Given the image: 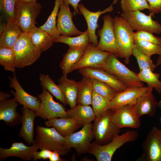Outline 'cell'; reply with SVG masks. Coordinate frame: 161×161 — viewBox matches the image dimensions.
I'll return each instance as SVG.
<instances>
[{
	"label": "cell",
	"instance_id": "484cf974",
	"mask_svg": "<svg viewBox=\"0 0 161 161\" xmlns=\"http://www.w3.org/2000/svg\"><path fill=\"white\" fill-rule=\"evenodd\" d=\"M7 22L5 29L0 34V47L13 49L22 31L14 20Z\"/></svg>",
	"mask_w": 161,
	"mask_h": 161
},
{
	"label": "cell",
	"instance_id": "5bb4252c",
	"mask_svg": "<svg viewBox=\"0 0 161 161\" xmlns=\"http://www.w3.org/2000/svg\"><path fill=\"white\" fill-rule=\"evenodd\" d=\"M69 6L64 1L60 5L57 21V30L61 35L78 36L83 32L79 30L74 25L72 20L74 14L71 12Z\"/></svg>",
	"mask_w": 161,
	"mask_h": 161
},
{
	"label": "cell",
	"instance_id": "d590c367",
	"mask_svg": "<svg viewBox=\"0 0 161 161\" xmlns=\"http://www.w3.org/2000/svg\"><path fill=\"white\" fill-rule=\"evenodd\" d=\"M111 101L93 91L91 105L96 117L100 116L109 109Z\"/></svg>",
	"mask_w": 161,
	"mask_h": 161
},
{
	"label": "cell",
	"instance_id": "277c9868",
	"mask_svg": "<svg viewBox=\"0 0 161 161\" xmlns=\"http://www.w3.org/2000/svg\"><path fill=\"white\" fill-rule=\"evenodd\" d=\"M34 142L41 150L47 148L58 152L61 156L66 155L71 150L66 148L65 137L54 127H44L37 125Z\"/></svg>",
	"mask_w": 161,
	"mask_h": 161
},
{
	"label": "cell",
	"instance_id": "8d00e7d4",
	"mask_svg": "<svg viewBox=\"0 0 161 161\" xmlns=\"http://www.w3.org/2000/svg\"><path fill=\"white\" fill-rule=\"evenodd\" d=\"M92 79L93 91L98 94L112 100L117 92L108 84L94 78Z\"/></svg>",
	"mask_w": 161,
	"mask_h": 161
},
{
	"label": "cell",
	"instance_id": "e575fe53",
	"mask_svg": "<svg viewBox=\"0 0 161 161\" xmlns=\"http://www.w3.org/2000/svg\"><path fill=\"white\" fill-rule=\"evenodd\" d=\"M15 54L13 49L0 47V64L6 71L16 72Z\"/></svg>",
	"mask_w": 161,
	"mask_h": 161
},
{
	"label": "cell",
	"instance_id": "ffe728a7",
	"mask_svg": "<svg viewBox=\"0 0 161 161\" xmlns=\"http://www.w3.org/2000/svg\"><path fill=\"white\" fill-rule=\"evenodd\" d=\"M78 72L83 77L94 78L108 84L117 92L123 91L128 87L115 77L100 68L84 67L79 69Z\"/></svg>",
	"mask_w": 161,
	"mask_h": 161
},
{
	"label": "cell",
	"instance_id": "60d3db41",
	"mask_svg": "<svg viewBox=\"0 0 161 161\" xmlns=\"http://www.w3.org/2000/svg\"><path fill=\"white\" fill-rule=\"evenodd\" d=\"M18 0H0V8L4 19L7 21H15V7Z\"/></svg>",
	"mask_w": 161,
	"mask_h": 161
},
{
	"label": "cell",
	"instance_id": "b9f144b4",
	"mask_svg": "<svg viewBox=\"0 0 161 161\" xmlns=\"http://www.w3.org/2000/svg\"><path fill=\"white\" fill-rule=\"evenodd\" d=\"M134 36L135 39L146 41L161 45V38L154 35L153 33L148 31H136L134 33Z\"/></svg>",
	"mask_w": 161,
	"mask_h": 161
},
{
	"label": "cell",
	"instance_id": "836d02e7",
	"mask_svg": "<svg viewBox=\"0 0 161 161\" xmlns=\"http://www.w3.org/2000/svg\"><path fill=\"white\" fill-rule=\"evenodd\" d=\"M150 69L147 68L140 70L137 74L140 80L146 83L148 86L154 88L159 94H161V81L159 80L160 75L154 73Z\"/></svg>",
	"mask_w": 161,
	"mask_h": 161
},
{
	"label": "cell",
	"instance_id": "7c38bea8",
	"mask_svg": "<svg viewBox=\"0 0 161 161\" xmlns=\"http://www.w3.org/2000/svg\"><path fill=\"white\" fill-rule=\"evenodd\" d=\"M141 158L146 161H161V130L153 127L143 143Z\"/></svg>",
	"mask_w": 161,
	"mask_h": 161
},
{
	"label": "cell",
	"instance_id": "9c48e42d",
	"mask_svg": "<svg viewBox=\"0 0 161 161\" xmlns=\"http://www.w3.org/2000/svg\"><path fill=\"white\" fill-rule=\"evenodd\" d=\"M120 16L127 21L133 30L161 34V24L153 20L150 15H146L140 11H136L123 12Z\"/></svg>",
	"mask_w": 161,
	"mask_h": 161
},
{
	"label": "cell",
	"instance_id": "ab89813d",
	"mask_svg": "<svg viewBox=\"0 0 161 161\" xmlns=\"http://www.w3.org/2000/svg\"><path fill=\"white\" fill-rule=\"evenodd\" d=\"M132 55L136 58L140 70L149 68L154 71L156 66L151 58V56L148 55L139 50L134 45Z\"/></svg>",
	"mask_w": 161,
	"mask_h": 161
},
{
	"label": "cell",
	"instance_id": "44dd1931",
	"mask_svg": "<svg viewBox=\"0 0 161 161\" xmlns=\"http://www.w3.org/2000/svg\"><path fill=\"white\" fill-rule=\"evenodd\" d=\"M19 104L14 98L0 101V120L11 127L21 123V115L16 111Z\"/></svg>",
	"mask_w": 161,
	"mask_h": 161
},
{
	"label": "cell",
	"instance_id": "8992f818",
	"mask_svg": "<svg viewBox=\"0 0 161 161\" xmlns=\"http://www.w3.org/2000/svg\"><path fill=\"white\" fill-rule=\"evenodd\" d=\"M113 111L109 109L100 116L96 117L92 124V131L95 142L103 145L110 142L118 134L120 129L113 122L111 118Z\"/></svg>",
	"mask_w": 161,
	"mask_h": 161
},
{
	"label": "cell",
	"instance_id": "7402d4cb",
	"mask_svg": "<svg viewBox=\"0 0 161 161\" xmlns=\"http://www.w3.org/2000/svg\"><path fill=\"white\" fill-rule=\"evenodd\" d=\"M153 89L150 87L147 92L138 98L134 105L135 112L139 118L145 115L153 117L155 114L158 102L153 94Z\"/></svg>",
	"mask_w": 161,
	"mask_h": 161
},
{
	"label": "cell",
	"instance_id": "1f68e13d",
	"mask_svg": "<svg viewBox=\"0 0 161 161\" xmlns=\"http://www.w3.org/2000/svg\"><path fill=\"white\" fill-rule=\"evenodd\" d=\"M39 79L43 88L46 89L64 105H66L63 91L59 84H56L48 74H40Z\"/></svg>",
	"mask_w": 161,
	"mask_h": 161
},
{
	"label": "cell",
	"instance_id": "7dc6e473",
	"mask_svg": "<svg viewBox=\"0 0 161 161\" xmlns=\"http://www.w3.org/2000/svg\"><path fill=\"white\" fill-rule=\"evenodd\" d=\"M11 95L8 93H5L4 92H0V101L8 99Z\"/></svg>",
	"mask_w": 161,
	"mask_h": 161
},
{
	"label": "cell",
	"instance_id": "f1b7e54d",
	"mask_svg": "<svg viewBox=\"0 0 161 161\" xmlns=\"http://www.w3.org/2000/svg\"><path fill=\"white\" fill-rule=\"evenodd\" d=\"M85 51L83 49H75L69 47L66 52L63 55L60 64L64 76L67 77L68 74L71 72V69L80 60Z\"/></svg>",
	"mask_w": 161,
	"mask_h": 161
},
{
	"label": "cell",
	"instance_id": "681fc988",
	"mask_svg": "<svg viewBox=\"0 0 161 161\" xmlns=\"http://www.w3.org/2000/svg\"><path fill=\"white\" fill-rule=\"evenodd\" d=\"M20 1L26 3H36L37 0H19Z\"/></svg>",
	"mask_w": 161,
	"mask_h": 161
},
{
	"label": "cell",
	"instance_id": "5b68a950",
	"mask_svg": "<svg viewBox=\"0 0 161 161\" xmlns=\"http://www.w3.org/2000/svg\"><path fill=\"white\" fill-rule=\"evenodd\" d=\"M16 68H22L35 63L41 52L33 44L28 33L22 32L13 48Z\"/></svg>",
	"mask_w": 161,
	"mask_h": 161
},
{
	"label": "cell",
	"instance_id": "9a60e30c",
	"mask_svg": "<svg viewBox=\"0 0 161 161\" xmlns=\"http://www.w3.org/2000/svg\"><path fill=\"white\" fill-rule=\"evenodd\" d=\"M139 118L135 112L134 106L130 105L123 106L113 111L111 116L113 122L120 129L138 128L140 125Z\"/></svg>",
	"mask_w": 161,
	"mask_h": 161
},
{
	"label": "cell",
	"instance_id": "f35d334b",
	"mask_svg": "<svg viewBox=\"0 0 161 161\" xmlns=\"http://www.w3.org/2000/svg\"><path fill=\"white\" fill-rule=\"evenodd\" d=\"M120 5L123 12L140 11L149 8L147 0H121Z\"/></svg>",
	"mask_w": 161,
	"mask_h": 161
},
{
	"label": "cell",
	"instance_id": "8fae6325",
	"mask_svg": "<svg viewBox=\"0 0 161 161\" xmlns=\"http://www.w3.org/2000/svg\"><path fill=\"white\" fill-rule=\"evenodd\" d=\"M103 19V27L97 31L100 39L97 47L101 51L114 53L118 57L119 53L114 31V18L110 15L107 14L104 16Z\"/></svg>",
	"mask_w": 161,
	"mask_h": 161
},
{
	"label": "cell",
	"instance_id": "83f0119b",
	"mask_svg": "<svg viewBox=\"0 0 161 161\" xmlns=\"http://www.w3.org/2000/svg\"><path fill=\"white\" fill-rule=\"evenodd\" d=\"M35 47L41 52L45 51L53 44V38L46 32L36 26L28 32Z\"/></svg>",
	"mask_w": 161,
	"mask_h": 161
},
{
	"label": "cell",
	"instance_id": "cb8c5ba5",
	"mask_svg": "<svg viewBox=\"0 0 161 161\" xmlns=\"http://www.w3.org/2000/svg\"><path fill=\"white\" fill-rule=\"evenodd\" d=\"M45 124L47 127H54L64 137L69 135L81 127L74 119L68 117L48 120Z\"/></svg>",
	"mask_w": 161,
	"mask_h": 161
},
{
	"label": "cell",
	"instance_id": "d6a6232c",
	"mask_svg": "<svg viewBox=\"0 0 161 161\" xmlns=\"http://www.w3.org/2000/svg\"><path fill=\"white\" fill-rule=\"evenodd\" d=\"M63 1V0H55L53 10L47 20L43 25L39 27L47 32L54 40L60 35L57 27L56 19L60 5Z\"/></svg>",
	"mask_w": 161,
	"mask_h": 161
},
{
	"label": "cell",
	"instance_id": "ac0fdd59",
	"mask_svg": "<svg viewBox=\"0 0 161 161\" xmlns=\"http://www.w3.org/2000/svg\"><path fill=\"white\" fill-rule=\"evenodd\" d=\"M110 53L100 50L97 46L90 44L80 59L72 68L71 72L84 67L95 68L103 63Z\"/></svg>",
	"mask_w": 161,
	"mask_h": 161
},
{
	"label": "cell",
	"instance_id": "bcb514c9",
	"mask_svg": "<svg viewBox=\"0 0 161 161\" xmlns=\"http://www.w3.org/2000/svg\"><path fill=\"white\" fill-rule=\"evenodd\" d=\"M57 152L53 151L49 159L50 161H68L69 160L63 159Z\"/></svg>",
	"mask_w": 161,
	"mask_h": 161
},
{
	"label": "cell",
	"instance_id": "d6986e66",
	"mask_svg": "<svg viewBox=\"0 0 161 161\" xmlns=\"http://www.w3.org/2000/svg\"><path fill=\"white\" fill-rule=\"evenodd\" d=\"M38 149L34 143L30 146H27L22 142L13 143L9 148L0 147V161H4L10 157H15L24 161L32 160L35 152Z\"/></svg>",
	"mask_w": 161,
	"mask_h": 161
},
{
	"label": "cell",
	"instance_id": "603a6c76",
	"mask_svg": "<svg viewBox=\"0 0 161 161\" xmlns=\"http://www.w3.org/2000/svg\"><path fill=\"white\" fill-rule=\"evenodd\" d=\"M21 127L19 136L29 145L33 144L34 141V123L36 116V112L23 107L21 109Z\"/></svg>",
	"mask_w": 161,
	"mask_h": 161
},
{
	"label": "cell",
	"instance_id": "ee69618b",
	"mask_svg": "<svg viewBox=\"0 0 161 161\" xmlns=\"http://www.w3.org/2000/svg\"><path fill=\"white\" fill-rule=\"evenodd\" d=\"M53 151V150L47 148L41 149L39 151H36L35 152L32 160L33 161H36L41 159H42L44 160L49 159L51 156Z\"/></svg>",
	"mask_w": 161,
	"mask_h": 161
},
{
	"label": "cell",
	"instance_id": "7a4b0ae2",
	"mask_svg": "<svg viewBox=\"0 0 161 161\" xmlns=\"http://www.w3.org/2000/svg\"><path fill=\"white\" fill-rule=\"evenodd\" d=\"M114 54L110 53L104 62L95 68L102 69L112 75L128 87L144 86L137 74L130 70L118 59Z\"/></svg>",
	"mask_w": 161,
	"mask_h": 161
},
{
	"label": "cell",
	"instance_id": "52a82bcc",
	"mask_svg": "<svg viewBox=\"0 0 161 161\" xmlns=\"http://www.w3.org/2000/svg\"><path fill=\"white\" fill-rule=\"evenodd\" d=\"M42 6L39 2L26 3L18 0L15 10V21L23 32L28 33L34 26Z\"/></svg>",
	"mask_w": 161,
	"mask_h": 161
},
{
	"label": "cell",
	"instance_id": "3957f363",
	"mask_svg": "<svg viewBox=\"0 0 161 161\" xmlns=\"http://www.w3.org/2000/svg\"><path fill=\"white\" fill-rule=\"evenodd\" d=\"M139 136L135 130H129L121 135L115 136L109 143L100 145L95 141L92 142L88 152L94 155L97 161H111L115 151L124 144L136 141Z\"/></svg>",
	"mask_w": 161,
	"mask_h": 161
},
{
	"label": "cell",
	"instance_id": "74e56055",
	"mask_svg": "<svg viewBox=\"0 0 161 161\" xmlns=\"http://www.w3.org/2000/svg\"><path fill=\"white\" fill-rule=\"evenodd\" d=\"M134 45L140 51L150 56L155 54L161 55V45L137 39H135Z\"/></svg>",
	"mask_w": 161,
	"mask_h": 161
},
{
	"label": "cell",
	"instance_id": "f546056e",
	"mask_svg": "<svg viewBox=\"0 0 161 161\" xmlns=\"http://www.w3.org/2000/svg\"><path fill=\"white\" fill-rule=\"evenodd\" d=\"M54 42L64 43L73 49L86 50L89 45V36L87 30L75 37L60 35L54 40Z\"/></svg>",
	"mask_w": 161,
	"mask_h": 161
},
{
	"label": "cell",
	"instance_id": "2e32d148",
	"mask_svg": "<svg viewBox=\"0 0 161 161\" xmlns=\"http://www.w3.org/2000/svg\"><path fill=\"white\" fill-rule=\"evenodd\" d=\"M118 2V0H114L111 4L103 10H99L96 12H92L87 9L82 4H78V8L86 19L87 25V30L89 36L90 43L97 46L98 44V37L95 34L96 30L98 27V19L102 14L107 12L113 11V5Z\"/></svg>",
	"mask_w": 161,
	"mask_h": 161
},
{
	"label": "cell",
	"instance_id": "7bdbcfd3",
	"mask_svg": "<svg viewBox=\"0 0 161 161\" xmlns=\"http://www.w3.org/2000/svg\"><path fill=\"white\" fill-rule=\"evenodd\" d=\"M149 5V15L154 17L155 14L161 13V0H147Z\"/></svg>",
	"mask_w": 161,
	"mask_h": 161
},
{
	"label": "cell",
	"instance_id": "c3c4849f",
	"mask_svg": "<svg viewBox=\"0 0 161 161\" xmlns=\"http://www.w3.org/2000/svg\"><path fill=\"white\" fill-rule=\"evenodd\" d=\"M161 65V55H159L156 61L155 64L156 67Z\"/></svg>",
	"mask_w": 161,
	"mask_h": 161
},
{
	"label": "cell",
	"instance_id": "4fadbf2b",
	"mask_svg": "<svg viewBox=\"0 0 161 161\" xmlns=\"http://www.w3.org/2000/svg\"><path fill=\"white\" fill-rule=\"evenodd\" d=\"M150 88L148 86L127 87L123 91L116 94L111 101L109 109L114 111L124 105L134 106L138 98L147 92Z\"/></svg>",
	"mask_w": 161,
	"mask_h": 161
},
{
	"label": "cell",
	"instance_id": "4dcf8cb0",
	"mask_svg": "<svg viewBox=\"0 0 161 161\" xmlns=\"http://www.w3.org/2000/svg\"><path fill=\"white\" fill-rule=\"evenodd\" d=\"M93 91L92 79L83 77L79 82L77 103L85 106L92 105Z\"/></svg>",
	"mask_w": 161,
	"mask_h": 161
},
{
	"label": "cell",
	"instance_id": "d4e9b609",
	"mask_svg": "<svg viewBox=\"0 0 161 161\" xmlns=\"http://www.w3.org/2000/svg\"><path fill=\"white\" fill-rule=\"evenodd\" d=\"M66 111L68 117L74 119L81 126L91 123L96 118L92 108L89 105L78 104Z\"/></svg>",
	"mask_w": 161,
	"mask_h": 161
},
{
	"label": "cell",
	"instance_id": "ba28073f",
	"mask_svg": "<svg viewBox=\"0 0 161 161\" xmlns=\"http://www.w3.org/2000/svg\"><path fill=\"white\" fill-rule=\"evenodd\" d=\"M41 100L39 107L36 112V116L45 120L54 118L68 117L64 107L55 102L53 96L46 89L43 88L38 97Z\"/></svg>",
	"mask_w": 161,
	"mask_h": 161
},
{
	"label": "cell",
	"instance_id": "4316f807",
	"mask_svg": "<svg viewBox=\"0 0 161 161\" xmlns=\"http://www.w3.org/2000/svg\"><path fill=\"white\" fill-rule=\"evenodd\" d=\"M58 84L63 91L67 104L72 108L77 105L79 82L62 76L58 79Z\"/></svg>",
	"mask_w": 161,
	"mask_h": 161
},
{
	"label": "cell",
	"instance_id": "30bf717a",
	"mask_svg": "<svg viewBox=\"0 0 161 161\" xmlns=\"http://www.w3.org/2000/svg\"><path fill=\"white\" fill-rule=\"evenodd\" d=\"M67 148L71 150L74 148L80 155L88 152L89 149L94 136L92 131V124L83 126L79 131L74 132L65 137Z\"/></svg>",
	"mask_w": 161,
	"mask_h": 161
},
{
	"label": "cell",
	"instance_id": "f907efd6",
	"mask_svg": "<svg viewBox=\"0 0 161 161\" xmlns=\"http://www.w3.org/2000/svg\"><path fill=\"white\" fill-rule=\"evenodd\" d=\"M157 106L159 107L161 109V100L157 102ZM160 120L161 122V117L160 119Z\"/></svg>",
	"mask_w": 161,
	"mask_h": 161
},
{
	"label": "cell",
	"instance_id": "6da1fadb",
	"mask_svg": "<svg viewBox=\"0 0 161 161\" xmlns=\"http://www.w3.org/2000/svg\"><path fill=\"white\" fill-rule=\"evenodd\" d=\"M113 28L119 57L124 58L125 63L128 64L134 45V32L127 21L121 16H115Z\"/></svg>",
	"mask_w": 161,
	"mask_h": 161
},
{
	"label": "cell",
	"instance_id": "f6af8a7d",
	"mask_svg": "<svg viewBox=\"0 0 161 161\" xmlns=\"http://www.w3.org/2000/svg\"><path fill=\"white\" fill-rule=\"evenodd\" d=\"M81 0H63L64 2L67 5H71L74 9V14H81V13L78 8L79 2Z\"/></svg>",
	"mask_w": 161,
	"mask_h": 161
},
{
	"label": "cell",
	"instance_id": "e0dca14e",
	"mask_svg": "<svg viewBox=\"0 0 161 161\" xmlns=\"http://www.w3.org/2000/svg\"><path fill=\"white\" fill-rule=\"evenodd\" d=\"M13 77H9L10 86L15 91L10 92L16 101L23 107L30 109L35 112L38 110L41 103L39 98L29 94L23 88L18 80L16 75L13 73Z\"/></svg>",
	"mask_w": 161,
	"mask_h": 161
}]
</instances>
